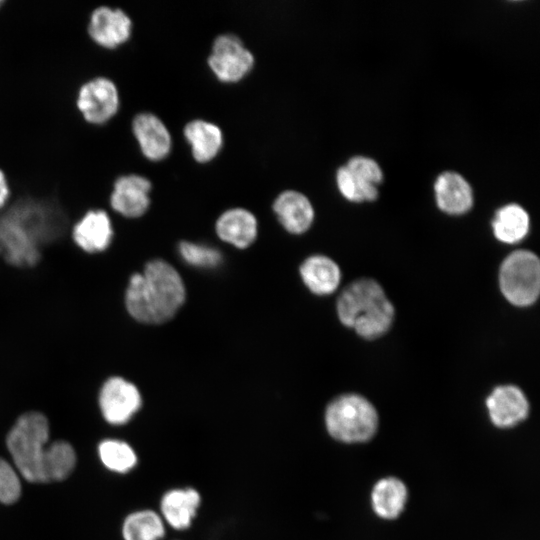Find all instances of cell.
<instances>
[{
    "label": "cell",
    "mask_w": 540,
    "mask_h": 540,
    "mask_svg": "<svg viewBox=\"0 0 540 540\" xmlns=\"http://www.w3.org/2000/svg\"><path fill=\"white\" fill-rule=\"evenodd\" d=\"M215 233L221 241L238 249H246L257 239L258 220L248 209L230 208L217 218Z\"/></svg>",
    "instance_id": "16"
},
{
    "label": "cell",
    "mask_w": 540,
    "mask_h": 540,
    "mask_svg": "<svg viewBox=\"0 0 540 540\" xmlns=\"http://www.w3.org/2000/svg\"><path fill=\"white\" fill-rule=\"evenodd\" d=\"M49 423L39 412L21 415L9 431L6 444L17 471L32 483H46Z\"/></svg>",
    "instance_id": "4"
},
{
    "label": "cell",
    "mask_w": 540,
    "mask_h": 540,
    "mask_svg": "<svg viewBox=\"0 0 540 540\" xmlns=\"http://www.w3.org/2000/svg\"><path fill=\"white\" fill-rule=\"evenodd\" d=\"M490 419L499 428H509L523 421L529 411L524 393L514 385L496 387L486 400Z\"/></svg>",
    "instance_id": "15"
},
{
    "label": "cell",
    "mask_w": 540,
    "mask_h": 540,
    "mask_svg": "<svg viewBox=\"0 0 540 540\" xmlns=\"http://www.w3.org/2000/svg\"><path fill=\"white\" fill-rule=\"evenodd\" d=\"M183 135L190 145L194 160L199 163L212 161L223 146L221 128L203 119L189 121L183 128Z\"/></svg>",
    "instance_id": "20"
},
{
    "label": "cell",
    "mask_w": 540,
    "mask_h": 540,
    "mask_svg": "<svg viewBox=\"0 0 540 540\" xmlns=\"http://www.w3.org/2000/svg\"><path fill=\"white\" fill-rule=\"evenodd\" d=\"M336 184L342 196L352 202L373 201L378 196L377 186L362 180L345 165L337 170Z\"/></svg>",
    "instance_id": "26"
},
{
    "label": "cell",
    "mask_w": 540,
    "mask_h": 540,
    "mask_svg": "<svg viewBox=\"0 0 540 540\" xmlns=\"http://www.w3.org/2000/svg\"><path fill=\"white\" fill-rule=\"evenodd\" d=\"M273 212L281 226L290 234L307 232L314 222L315 212L306 195L296 190H285L272 204Z\"/></svg>",
    "instance_id": "14"
},
{
    "label": "cell",
    "mask_w": 540,
    "mask_h": 540,
    "mask_svg": "<svg viewBox=\"0 0 540 540\" xmlns=\"http://www.w3.org/2000/svg\"><path fill=\"white\" fill-rule=\"evenodd\" d=\"M113 237V228L104 210H89L75 224L73 238L76 244L89 253L105 250Z\"/></svg>",
    "instance_id": "18"
},
{
    "label": "cell",
    "mask_w": 540,
    "mask_h": 540,
    "mask_svg": "<svg viewBox=\"0 0 540 540\" xmlns=\"http://www.w3.org/2000/svg\"><path fill=\"white\" fill-rule=\"evenodd\" d=\"M10 196V188L5 173L0 169V208L8 201Z\"/></svg>",
    "instance_id": "30"
},
{
    "label": "cell",
    "mask_w": 540,
    "mask_h": 540,
    "mask_svg": "<svg viewBox=\"0 0 540 540\" xmlns=\"http://www.w3.org/2000/svg\"><path fill=\"white\" fill-rule=\"evenodd\" d=\"M253 53L243 41L231 33L217 36L212 44L207 64L214 76L223 83H236L253 69Z\"/></svg>",
    "instance_id": "7"
},
{
    "label": "cell",
    "mask_w": 540,
    "mask_h": 540,
    "mask_svg": "<svg viewBox=\"0 0 540 540\" xmlns=\"http://www.w3.org/2000/svg\"><path fill=\"white\" fill-rule=\"evenodd\" d=\"M407 498L405 485L396 478L377 482L372 492V505L376 514L384 519H394L403 510Z\"/></svg>",
    "instance_id": "22"
},
{
    "label": "cell",
    "mask_w": 540,
    "mask_h": 540,
    "mask_svg": "<svg viewBox=\"0 0 540 540\" xmlns=\"http://www.w3.org/2000/svg\"><path fill=\"white\" fill-rule=\"evenodd\" d=\"M336 308L343 325L370 340L385 334L394 319L392 303L372 279H359L348 285L338 297Z\"/></svg>",
    "instance_id": "3"
},
{
    "label": "cell",
    "mask_w": 540,
    "mask_h": 540,
    "mask_svg": "<svg viewBox=\"0 0 540 540\" xmlns=\"http://www.w3.org/2000/svg\"><path fill=\"white\" fill-rule=\"evenodd\" d=\"M529 216L518 204H508L499 208L492 221L495 237L504 243L521 241L529 231Z\"/></svg>",
    "instance_id": "21"
},
{
    "label": "cell",
    "mask_w": 540,
    "mask_h": 540,
    "mask_svg": "<svg viewBox=\"0 0 540 540\" xmlns=\"http://www.w3.org/2000/svg\"><path fill=\"white\" fill-rule=\"evenodd\" d=\"M151 189L150 180L142 175H122L113 184L110 205L114 211L124 217H141L150 206Z\"/></svg>",
    "instance_id": "10"
},
{
    "label": "cell",
    "mask_w": 540,
    "mask_h": 540,
    "mask_svg": "<svg viewBox=\"0 0 540 540\" xmlns=\"http://www.w3.org/2000/svg\"><path fill=\"white\" fill-rule=\"evenodd\" d=\"M88 33L99 46L116 48L131 37L132 20L120 8L99 6L90 15Z\"/></svg>",
    "instance_id": "11"
},
{
    "label": "cell",
    "mask_w": 540,
    "mask_h": 540,
    "mask_svg": "<svg viewBox=\"0 0 540 540\" xmlns=\"http://www.w3.org/2000/svg\"><path fill=\"white\" fill-rule=\"evenodd\" d=\"M21 495V482L15 469L0 457V503L12 504Z\"/></svg>",
    "instance_id": "28"
},
{
    "label": "cell",
    "mask_w": 540,
    "mask_h": 540,
    "mask_svg": "<svg viewBox=\"0 0 540 540\" xmlns=\"http://www.w3.org/2000/svg\"><path fill=\"white\" fill-rule=\"evenodd\" d=\"M299 274L305 286L319 296L335 292L341 280V271L337 263L321 254L308 256L300 264Z\"/></svg>",
    "instance_id": "19"
},
{
    "label": "cell",
    "mask_w": 540,
    "mask_h": 540,
    "mask_svg": "<svg viewBox=\"0 0 540 540\" xmlns=\"http://www.w3.org/2000/svg\"><path fill=\"white\" fill-rule=\"evenodd\" d=\"M177 249L181 259L196 268H215L221 264L223 258L217 248L191 241H181Z\"/></svg>",
    "instance_id": "27"
},
{
    "label": "cell",
    "mask_w": 540,
    "mask_h": 540,
    "mask_svg": "<svg viewBox=\"0 0 540 540\" xmlns=\"http://www.w3.org/2000/svg\"><path fill=\"white\" fill-rule=\"evenodd\" d=\"M98 454L102 464L110 471L116 473H128L138 463L135 450L123 440H103L98 446Z\"/></svg>",
    "instance_id": "24"
},
{
    "label": "cell",
    "mask_w": 540,
    "mask_h": 540,
    "mask_svg": "<svg viewBox=\"0 0 540 540\" xmlns=\"http://www.w3.org/2000/svg\"><path fill=\"white\" fill-rule=\"evenodd\" d=\"M65 216L50 200L22 198L0 214V252L17 266L34 265L40 244L60 234Z\"/></svg>",
    "instance_id": "1"
},
{
    "label": "cell",
    "mask_w": 540,
    "mask_h": 540,
    "mask_svg": "<svg viewBox=\"0 0 540 540\" xmlns=\"http://www.w3.org/2000/svg\"><path fill=\"white\" fill-rule=\"evenodd\" d=\"M186 300V286L178 270L164 259L147 262L134 273L125 291L128 313L144 324L158 325L171 320Z\"/></svg>",
    "instance_id": "2"
},
{
    "label": "cell",
    "mask_w": 540,
    "mask_h": 540,
    "mask_svg": "<svg viewBox=\"0 0 540 540\" xmlns=\"http://www.w3.org/2000/svg\"><path fill=\"white\" fill-rule=\"evenodd\" d=\"M353 174L369 184L377 186L383 179V173L378 163L365 156H354L345 165Z\"/></svg>",
    "instance_id": "29"
},
{
    "label": "cell",
    "mask_w": 540,
    "mask_h": 540,
    "mask_svg": "<svg viewBox=\"0 0 540 540\" xmlns=\"http://www.w3.org/2000/svg\"><path fill=\"white\" fill-rule=\"evenodd\" d=\"M76 453L70 443L57 440L48 445L45 460V480L47 482L62 481L74 470Z\"/></svg>",
    "instance_id": "25"
},
{
    "label": "cell",
    "mask_w": 540,
    "mask_h": 540,
    "mask_svg": "<svg viewBox=\"0 0 540 540\" xmlns=\"http://www.w3.org/2000/svg\"><path fill=\"white\" fill-rule=\"evenodd\" d=\"M4 4V1L0 0V7Z\"/></svg>",
    "instance_id": "31"
},
{
    "label": "cell",
    "mask_w": 540,
    "mask_h": 540,
    "mask_svg": "<svg viewBox=\"0 0 540 540\" xmlns=\"http://www.w3.org/2000/svg\"><path fill=\"white\" fill-rule=\"evenodd\" d=\"M132 132L145 158L165 159L172 149V137L165 123L150 112L138 113L132 120Z\"/></svg>",
    "instance_id": "13"
},
{
    "label": "cell",
    "mask_w": 540,
    "mask_h": 540,
    "mask_svg": "<svg viewBox=\"0 0 540 540\" xmlns=\"http://www.w3.org/2000/svg\"><path fill=\"white\" fill-rule=\"evenodd\" d=\"M76 104L87 122L104 124L118 112L120 105L118 88L107 77L90 79L80 87Z\"/></svg>",
    "instance_id": "8"
},
{
    "label": "cell",
    "mask_w": 540,
    "mask_h": 540,
    "mask_svg": "<svg viewBox=\"0 0 540 540\" xmlns=\"http://www.w3.org/2000/svg\"><path fill=\"white\" fill-rule=\"evenodd\" d=\"M166 527L158 512L142 509L124 519L122 536L124 540H161L166 534Z\"/></svg>",
    "instance_id": "23"
},
{
    "label": "cell",
    "mask_w": 540,
    "mask_h": 540,
    "mask_svg": "<svg viewBox=\"0 0 540 540\" xmlns=\"http://www.w3.org/2000/svg\"><path fill=\"white\" fill-rule=\"evenodd\" d=\"M99 405L104 419L112 425L128 423L142 406L139 389L122 377H111L102 386Z\"/></svg>",
    "instance_id": "9"
},
{
    "label": "cell",
    "mask_w": 540,
    "mask_h": 540,
    "mask_svg": "<svg viewBox=\"0 0 540 540\" xmlns=\"http://www.w3.org/2000/svg\"><path fill=\"white\" fill-rule=\"evenodd\" d=\"M499 284L505 298L516 306L533 304L540 291V262L528 250L509 254L501 264Z\"/></svg>",
    "instance_id": "6"
},
{
    "label": "cell",
    "mask_w": 540,
    "mask_h": 540,
    "mask_svg": "<svg viewBox=\"0 0 540 540\" xmlns=\"http://www.w3.org/2000/svg\"><path fill=\"white\" fill-rule=\"evenodd\" d=\"M324 419L329 435L345 443L369 440L378 425L373 405L357 394H344L333 399L326 407Z\"/></svg>",
    "instance_id": "5"
},
{
    "label": "cell",
    "mask_w": 540,
    "mask_h": 540,
    "mask_svg": "<svg viewBox=\"0 0 540 540\" xmlns=\"http://www.w3.org/2000/svg\"><path fill=\"white\" fill-rule=\"evenodd\" d=\"M434 190L438 207L447 214H464L472 207V188L457 172L441 173L435 181Z\"/></svg>",
    "instance_id": "17"
},
{
    "label": "cell",
    "mask_w": 540,
    "mask_h": 540,
    "mask_svg": "<svg viewBox=\"0 0 540 540\" xmlns=\"http://www.w3.org/2000/svg\"><path fill=\"white\" fill-rule=\"evenodd\" d=\"M201 502V494L194 487L171 488L161 496L159 514L166 526L177 531H184L191 527Z\"/></svg>",
    "instance_id": "12"
}]
</instances>
